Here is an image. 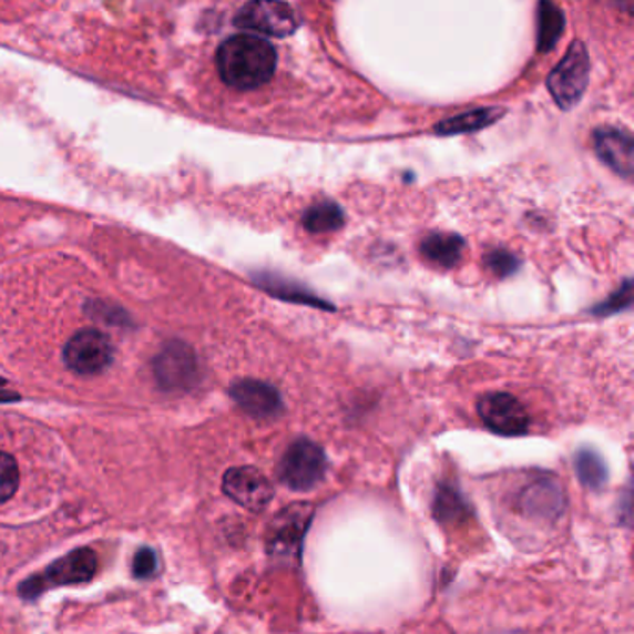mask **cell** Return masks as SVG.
Segmentation results:
<instances>
[{"label":"cell","instance_id":"cell-13","mask_svg":"<svg viewBox=\"0 0 634 634\" xmlns=\"http://www.w3.org/2000/svg\"><path fill=\"white\" fill-rule=\"evenodd\" d=\"M504 110L499 106H490V109H474L463 114L449 117L444 122L436 125V133L443 136H452V134L477 133L480 129L490 127L497 120H501Z\"/></svg>","mask_w":634,"mask_h":634},{"label":"cell","instance_id":"cell-17","mask_svg":"<svg viewBox=\"0 0 634 634\" xmlns=\"http://www.w3.org/2000/svg\"><path fill=\"white\" fill-rule=\"evenodd\" d=\"M266 288L270 290L272 295L282 296L283 300L298 301V304H309L315 307H326L323 300H318V296L311 295L307 288L301 287L298 283L282 282V279H274V282H266Z\"/></svg>","mask_w":634,"mask_h":634},{"label":"cell","instance_id":"cell-20","mask_svg":"<svg viewBox=\"0 0 634 634\" xmlns=\"http://www.w3.org/2000/svg\"><path fill=\"white\" fill-rule=\"evenodd\" d=\"M631 290H633V285L627 279L616 295H612L609 300L594 307L595 315H614V313H620L622 309H627L631 306Z\"/></svg>","mask_w":634,"mask_h":634},{"label":"cell","instance_id":"cell-22","mask_svg":"<svg viewBox=\"0 0 634 634\" xmlns=\"http://www.w3.org/2000/svg\"><path fill=\"white\" fill-rule=\"evenodd\" d=\"M461 501L460 497L456 495L452 490L439 491L438 504H436V513L439 518H454L456 513H460Z\"/></svg>","mask_w":634,"mask_h":634},{"label":"cell","instance_id":"cell-16","mask_svg":"<svg viewBox=\"0 0 634 634\" xmlns=\"http://www.w3.org/2000/svg\"><path fill=\"white\" fill-rule=\"evenodd\" d=\"M304 227L309 233H329V231L339 229L345 224V213L342 208L334 202H323L307 208L304 214Z\"/></svg>","mask_w":634,"mask_h":634},{"label":"cell","instance_id":"cell-2","mask_svg":"<svg viewBox=\"0 0 634 634\" xmlns=\"http://www.w3.org/2000/svg\"><path fill=\"white\" fill-rule=\"evenodd\" d=\"M98 571V556L92 549H76L73 553L65 554L64 559L52 562L41 575L30 576L19 586V592L24 600H35L45 590L54 586H70L92 581Z\"/></svg>","mask_w":634,"mask_h":634},{"label":"cell","instance_id":"cell-11","mask_svg":"<svg viewBox=\"0 0 634 634\" xmlns=\"http://www.w3.org/2000/svg\"><path fill=\"white\" fill-rule=\"evenodd\" d=\"M231 397L248 416L272 419L283 410L282 397L276 387L259 380L237 381L231 387Z\"/></svg>","mask_w":634,"mask_h":634},{"label":"cell","instance_id":"cell-8","mask_svg":"<svg viewBox=\"0 0 634 634\" xmlns=\"http://www.w3.org/2000/svg\"><path fill=\"white\" fill-rule=\"evenodd\" d=\"M479 416L491 432L507 438L523 436L531 425L523 403L508 392H488L480 398Z\"/></svg>","mask_w":634,"mask_h":634},{"label":"cell","instance_id":"cell-9","mask_svg":"<svg viewBox=\"0 0 634 634\" xmlns=\"http://www.w3.org/2000/svg\"><path fill=\"white\" fill-rule=\"evenodd\" d=\"M224 493L249 512H263L274 499V485L259 469L233 468L224 474Z\"/></svg>","mask_w":634,"mask_h":634},{"label":"cell","instance_id":"cell-21","mask_svg":"<svg viewBox=\"0 0 634 634\" xmlns=\"http://www.w3.org/2000/svg\"><path fill=\"white\" fill-rule=\"evenodd\" d=\"M158 567V560L153 549L142 548L139 553L134 554L133 575L136 579H151L155 575Z\"/></svg>","mask_w":634,"mask_h":634},{"label":"cell","instance_id":"cell-7","mask_svg":"<svg viewBox=\"0 0 634 634\" xmlns=\"http://www.w3.org/2000/svg\"><path fill=\"white\" fill-rule=\"evenodd\" d=\"M313 507L309 504H293L279 512L268 526L266 545L268 553L277 559H290L300 551L301 540L307 526L311 523Z\"/></svg>","mask_w":634,"mask_h":634},{"label":"cell","instance_id":"cell-14","mask_svg":"<svg viewBox=\"0 0 634 634\" xmlns=\"http://www.w3.org/2000/svg\"><path fill=\"white\" fill-rule=\"evenodd\" d=\"M564 12L553 2H542L538 8V51H551L564 34Z\"/></svg>","mask_w":634,"mask_h":634},{"label":"cell","instance_id":"cell-3","mask_svg":"<svg viewBox=\"0 0 634 634\" xmlns=\"http://www.w3.org/2000/svg\"><path fill=\"white\" fill-rule=\"evenodd\" d=\"M326 468V454L317 443H313L311 439H296L285 450L277 466V474L290 490L309 491L323 482Z\"/></svg>","mask_w":634,"mask_h":634},{"label":"cell","instance_id":"cell-15","mask_svg":"<svg viewBox=\"0 0 634 634\" xmlns=\"http://www.w3.org/2000/svg\"><path fill=\"white\" fill-rule=\"evenodd\" d=\"M576 477L581 484L590 490H601L609 480V469L600 452L592 449H581L575 456Z\"/></svg>","mask_w":634,"mask_h":634},{"label":"cell","instance_id":"cell-4","mask_svg":"<svg viewBox=\"0 0 634 634\" xmlns=\"http://www.w3.org/2000/svg\"><path fill=\"white\" fill-rule=\"evenodd\" d=\"M589 52L581 41H575L560 60V64L551 71L548 79L549 93L560 109H575L589 88Z\"/></svg>","mask_w":634,"mask_h":634},{"label":"cell","instance_id":"cell-18","mask_svg":"<svg viewBox=\"0 0 634 634\" xmlns=\"http://www.w3.org/2000/svg\"><path fill=\"white\" fill-rule=\"evenodd\" d=\"M19 485L18 461L7 452H0V504L10 501Z\"/></svg>","mask_w":634,"mask_h":634},{"label":"cell","instance_id":"cell-12","mask_svg":"<svg viewBox=\"0 0 634 634\" xmlns=\"http://www.w3.org/2000/svg\"><path fill=\"white\" fill-rule=\"evenodd\" d=\"M466 241L454 233H432L421 244V254L433 265L452 268L461 259Z\"/></svg>","mask_w":634,"mask_h":634},{"label":"cell","instance_id":"cell-1","mask_svg":"<svg viewBox=\"0 0 634 634\" xmlns=\"http://www.w3.org/2000/svg\"><path fill=\"white\" fill-rule=\"evenodd\" d=\"M277 54L270 41L252 34L231 35L216 52L222 81L237 90H255L270 81Z\"/></svg>","mask_w":634,"mask_h":634},{"label":"cell","instance_id":"cell-19","mask_svg":"<svg viewBox=\"0 0 634 634\" xmlns=\"http://www.w3.org/2000/svg\"><path fill=\"white\" fill-rule=\"evenodd\" d=\"M485 265L495 276L508 277L512 276L513 272H518L519 259L507 249H495L485 255Z\"/></svg>","mask_w":634,"mask_h":634},{"label":"cell","instance_id":"cell-5","mask_svg":"<svg viewBox=\"0 0 634 634\" xmlns=\"http://www.w3.org/2000/svg\"><path fill=\"white\" fill-rule=\"evenodd\" d=\"M114 358V346L99 329H82L64 346V364L76 375L103 372Z\"/></svg>","mask_w":634,"mask_h":634},{"label":"cell","instance_id":"cell-6","mask_svg":"<svg viewBox=\"0 0 634 634\" xmlns=\"http://www.w3.org/2000/svg\"><path fill=\"white\" fill-rule=\"evenodd\" d=\"M235 24L272 38H287L300 27V16L287 2H249L241 8Z\"/></svg>","mask_w":634,"mask_h":634},{"label":"cell","instance_id":"cell-10","mask_svg":"<svg viewBox=\"0 0 634 634\" xmlns=\"http://www.w3.org/2000/svg\"><path fill=\"white\" fill-rule=\"evenodd\" d=\"M594 142L595 151L606 166L625 180L633 177L634 144L633 136L627 131L614 127L597 129Z\"/></svg>","mask_w":634,"mask_h":634}]
</instances>
